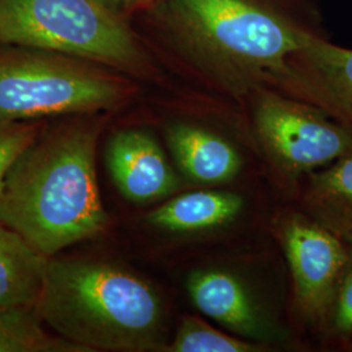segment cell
Masks as SVG:
<instances>
[{"instance_id": "30bf717a", "label": "cell", "mask_w": 352, "mask_h": 352, "mask_svg": "<svg viewBox=\"0 0 352 352\" xmlns=\"http://www.w3.org/2000/svg\"><path fill=\"white\" fill-rule=\"evenodd\" d=\"M176 170L192 184L219 186L239 175L243 158L232 142L209 126L174 119L164 128Z\"/></svg>"}, {"instance_id": "5b68a950", "label": "cell", "mask_w": 352, "mask_h": 352, "mask_svg": "<svg viewBox=\"0 0 352 352\" xmlns=\"http://www.w3.org/2000/svg\"><path fill=\"white\" fill-rule=\"evenodd\" d=\"M138 93L136 80L101 64L0 45V120L110 113L126 107Z\"/></svg>"}, {"instance_id": "ac0fdd59", "label": "cell", "mask_w": 352, "mask_h": 352, "mask_svg": "<svg viewBox=\"0 0 352 352\" xmlns=\"http://www.w3.org/2000/svg\"><path fill=\"white\" fill-rule=\"evenodd\" d=\"M39 132V124L34 122L0 120V192L14 160L34 141Z\"/></svg>"}, {"instance_id": "6da1fadb", "label": "cell", "mask_w": 352, "mask_h": 352, "mask_svg": "<svg viewBox=\"0 0 352 352\" xmlns=\"http://www.w3.org/2000/svg\"><path fill=\"white\" fill-rule=\"evenodd\" d=\"M132 25L158 62L243 103L318 32L302 0H158Z\"/></svg>"}, {"instance_id": "5bb4252c", "label": "cell", "mask_w": 352, "mask_h": 352, "mask_svg": "<svg viewBox=\"0 0 352 352\" xmlns=\"http://www.w3.org/2000/svg\"><path fill=\"white\" fill-rule=\"evenodd\" d=\"M304 208L317 223L340 239L352 236V154L324 171L311 173Z\"/></svg>"}, {"instance_id": "2e32d148", "label": "cell", "mask_w": 352, "mask_h": 352, "mask_svg": "<svg viewBox=\"0 0 352 352\" xmlns=\"http://www.w3.org/2000/svg\"><path fill=\"white\" fill-rule=\"evenodd\" d=\"M261 342L231 337L208 325L199 317L182 320L175 337L167 344L168 352H257L264 351Z\"/></svg>"}, {"instance_id": "d6986e66", "label": "cell", "mask_w": 352, "mask_h": 352, "mask_svg": "<svg viewBox=\"0 0 352 352\" xmlns=\"http://www.w3.org/2000/svg\"><path fill=\"white\" fill-rule=\"evenodd\" d=\"M102 4L122 20L132 24L141 13L148 11L158 0H100Z\"/></svg>"}, {"instance_id": "4fadbf2b", "label": "cell", "mask_w": 352, "mask_h": 352, "mask_svg": "<svg viewBox=\"0 0 352 352\" xmlns=\"http://www.w3.org/2000/svg\"><path fill=\"white\" fill-rule=\"evenodd\" d=\"M50 257L0 223V311L36 307Z\"/></svg>"}, {"instance_id": "7a4b0ae2", "label": "cell", "mask_w": 352, "mask_h": 352, "mask_svg": "<svg viewBox=\"0 0 352 352\" xmlns=\"http://www.w3.org/2000/svg\"><path fill=\"white\" fill-rule=\"evenodd\" d=\"M102 115H75L41 131L4 179L0 223L47 257L109 226L96 171Z\"/></svg>"}, {"instance_id": "9c48e42d", "label": "cell", "mask_w": 352, "mask_h": 352, "mask_svg": "<svg viewBox=\"0 0 352 352\" xmlns=\"http://www.w3.org/2000/svg\"><path fill=\"white\" fill-rule=\"evenodd\" d=\"M106 164L113 182L128 201L145 205L173 196L183 176L168 162L149 131L128 126L111 135Z\"/></svg>"}, {"instance_id": "9a60e30c", "label": "cell", "mask_w": 352, "mask_h": 352, "mask_svg": "<svg viewBox=\"0 0 352 352\" xmlns=\"http://www.w3.org/2000/svg\"><path fill=\"white\" fill-rule=\"evenodd\" d=\"M36 307L0 311V352H82L75 344L51 336Z\"/></svg>"}, {"instance_id": "ba28073f", "label": "cell", "mask_w": 352, "mask_h": 352, "mask_svg": "<svg viewBox=\"0 0 352 352\" xmlns=\"http://www.w3.org/2000/svg\"><path fill=\"white\" fill-rule=\"evenodd\" d=\"M266 85L314 104L352 132V49L316 32Z\"/></svg>"}, {"instance_id": "3957f363", "label": "cell", "mask_w": 352, "mask_h": 352, "mask_svg": "<svg viewBox=\"0 0 352 352\" xmlns=\"http://www.w3.org/2000/svg\"><path fill=\"white\" fill-rule=\"evenodd\" d=\"M36 311L55 336L82 352L164 351L168 344L160 295L109 263L50 258Z\"/></svg>"}, {"instance_id": "8992f818", "label": "cell", "mask_w": 352, "mask_h": 352, "mask_svg": "<svg viewBox=\"0 0 352 352\" xmlns=\"http://www.w3.org/2000/svg\"><path fill=\"white\" fill-rule=\"evenodd\" d=\"M244 103L265 154L286 180L352 154L351 131L311 103L267 85Z\"/></svg>"}, {"instance_id": "7c38bea8", "label": "cell", "mask_w": 352, "mask_h": 352, "mask_svg": "<svg viewBox=\"0 0 352 352\" xmlns=\"http://www.w3.org/2000/svg\"><path fill=\"white\" fill-rule=\"evenodd\" d=\"M244 206L239 195L225 190H196L170 199L146 221L151 226L174 234H189L232 222Z\"/></svg>"}, {"instance_id": "e0dca14e", "label": "cell", "mask_w": 352, "mask_h": 352, "mask_svg": "<svg viewBox=\"0 0 352 352\" xmlns=\"http://www.w3.org/2000/svg\"><path fill=\"white\" fill-rule=\"evenodd\" d=\"M344 241L347 260L325 322L330 336L337 340L352 338V236Z\"/></svg>"}, {"instance_id": "52a82bcc", "label": "cell", "mask_w": 352, "mask_h": 352, "mask_svg": "<svg viewBox=\"0 0 352 352\" xmlns=\"http://www.w3.org/2000/svg\"><path fill=\"white\" fill-rule=\"evenodd\" d=\"M278 232L302 315L311 322L325 325L347 260L346 241L302 215L285 218Z\"/></svg>"}, {"instance_id": "277c9868", "label": "cell", "mask_w": 352, "mask_h": 352, "mask_svg": "<svg viewBox=\"0 0 352 352\" xmlns=\"http://www.w3.org/2000/svg\"><path fill=\"white\" fill-rule=\"evenodd\" d=\"M0 45L54 51L157 81L162 69L136 28L100 0H0Z\"/></svg>"}, {"instance_id": "8fae6325", "label": "cell", "mask_w": 352, "mask_h": 352, "mask_svg": "<svg viewBox=\"0 0 352 352\" xmlns=\"http://www.w3.org/2000/svg\"><path fill=\"white\" fill-rule=\"evenodd\" d=\"M189 296L204 315L245 340L274 336L257 304L239 278L225 270H197L187 280Z\"/></svg>"}]
</instances>
